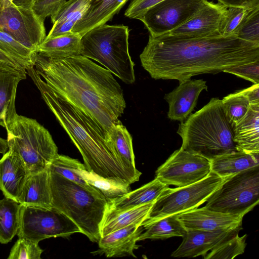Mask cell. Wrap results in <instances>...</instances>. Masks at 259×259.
I'll list each match as a JSON object with an SVG mask.
<instances>
[{
  "label": "cell",
  "instance_id": "7bdbcfd3",
  "mask_svg": "<svg viewBox=\"0 0 259 259\" xmlns=\"http://www.w3.org/2000/svg\"><path fill=\"white\" fill-rule=\"evenodd\" d=\"M164 0H132L124 15L131 19L141 17L148 9Z\"/></svg>",
  "mask_w": 259,
  "mask_h": 259
},
{
  "label": "cell",
  "instance_id": "d590c367",
  "mask_svg": "<svg viewBox=\"0 0 259 259\" xmlns=\"http://www.w3.org/2000/svg\"><path fill=\"white\" fill-rule=\"evenodd\" d=\"M247 235L237 233L224 240L203 256L204 259H232L244 252Z\"/></svg>",
  "mask_w": 259,
  "mask_h": 259
},
{
  "label": "cell",
  "instance_id": "30bf717a",
  "mask_svg": "<svg viewBox=\"0 0 259 259\" xmlns=\"http://www.w3.org/2000/svg\"><path fill=\"white\" fill-rule=\"evenodd\" d=\"M81 233L77 226L68 217L54 208L21 204L19 238L36 243L51 237H67Z\"/></svg>",
  "mask_w": 259,
  "mask_h": 259
},
{
  "label": "cell",
  "instance_id": "b9f144b4",
  "mask_svg": "<svg viewBox=\"0 0 259 259\" xmlns=\"http://www.w3.org/2000/svg\"><path fill=\"white\" fill-rule=\"evenodd\" d=\"M0 71L8 72L26 78V68L15 58L1 49Z\"/></svg>",
  "mask_w": 259,
  "mask_h": 259
},
{
  "label": "cell",
  "instance_id": "d4e9b609",
  "mask_svg": "<svg viewBox=\"0 0 259 259\" xmlns=\"http://www.w3.org/2000/svg\"><path fill=\"white\" fill-rule=\"evenodd\" d=\"M89 6V0L66 1L50 16L53 25L46 37L72 33L74 25L85 13Z\"/></svg>",
  "mask_w": 259,
  "mask_h": 259
},
{
  "label": "cell",
  "instance_id": "7402d4cb",
  "mask_svg": "<svg viewBox=\"0 0 259 259\" xmlns=\"http://www.w3.org/2000/svg\"><path fill=\"white\" fill-rule=\"evenodd\" d=\"M129 0H89L90 6L75 24L72 32L82 36L91 29L105 24Z\"/></svg>",
  "mask_w": 259,
  "mask_h": 259
},
{
  "label": "cell",
  "instance_id": "ac0fdd59",
  "mask_svg": "<svg viewBox=\"0 0 259 259\" xmlns=\"http://www.w3.org/2000/svg\"><path fill=\"white\" fill-rule=\"evenodd\" d=\"M142 229L141 224H132L102 236L98 242L99 249L92 253L103 254L108 257H136L134 250L139 247L136 242Z\"/></svg>",
  "mask_w": 259,
  "mask_h": 259
},
{
  "label": "cell",
  "instance_id": "603a6c76",
  "mask_svg": "<svg viewBox=\"0 0 259 259\" xmlns=\"http://www.w3.org/2000/svg\"><path fill=\"white\" fill-rule=\"evenodd\" d=\"M169 187L155 178L140 188L108 200L106 211H121L155 201Z\"/></svg>",
  "mask_w": 259,
  "mask_h": 259
},
{
  "label": "cell",
  "instance_id": "836d02e7",
  "mask_svg": "<svg viewBox=\"0 0 259 259\" xmlns=\"http://www.w3.org/2000/svg\"><path fill=\"white\" fill-rule=\"evenodd\" d=\"M81 164L76 159L58 154L48 168L51 171L88 189H95V187L89 185L77 173V170Z\"/></svg>",
  "mask_w": 259,
  "mask_h": 259
},
{
  "label": "cell",
  "instance_id": "d6a6232c",
  "mask_svg": "<svg viewBox=\"0 0 259 259\" xmlns=\"http://www.w3.org/2000/svg\"><path fill=\"white\" fill-rule=\"evenodd\" d=\"M0 49L18 60L27 69L33 67L37 53L27 48L0 30Z\"/></svg>",
  "mask_w": 259,
  "mask_h": 259
},
{
  "label": "cell",
  "instance_id": "f546056e",
  "mask_svg": "<svg viewBox=\"0 0 259 259\" xmlns=\"http://www.w3.org/2000/svg\"><path fill=\"white\" fill-rule=\"evenodd\" d=\"M143 232L138 241L146 239H164L172 237H184L186 229L177 215H168L151 221H144L141 224Z\"/></svg>",
  "mask_w": 259,
  "mask_h": 259
},
{
  "label": "cell",
  "instance_id": "f6af8a7d",
  "mask_svg": "<svg viewBox=\"0 0 259 259\" xmlns=\"http://www.w3.org/2000/svg\"><path fill=\"white\" fill-rule=\"evenodd\" d=\"M241 90L247 97L250 105H259V84H253Z\"/></svg>",
  "mask_w": 259,
  "mask_h": 259
},
{
  "label": "cell",
  "instance_id": "60d3db41",
  "mask_svg": "<svg viewBox=\"0 0 259 259\" xmlns=\"http://www.w3.org/2000/svg\"><path fill=\"white\" fill-rule=\"evenodd\" d=\"M66 0H37L32 5L36 15L44 21L55 13Z\"/></svg>",
  "mask_w": 259,
  "mask_h": 259
},
{
  "label": "cell",
  "instance_id": "3957f363",
  "mask_svg": "<svg viewBox=\"0 0 259 259\" xmlns=\"http://www.w3.org/2000/svg\"><path fill=\"white\" fill-rule=\"evenodd\" d=\"M26 71L48 107L80 152L86 169L105 178L130 184L134 183L117 158L102 129L50 89L34 67Z\"/></svg>",
  "mask_w": 259,
  "mask_h": 259
},
{
  "label": "cell",
  "instance_id": "52a82bcc",
  "mask_svg": "<svg viewBox=\"0 0 259 259\" xmlns=\"http://www.w3.org/2000/svg\"><path fill=\"white\" fill-rule=\"evenodd\" d=\"M6 130L8 149L20 157L28 175L48 168L59 154L50 132L34 119L17 114Z\"/></svg>",
  "mask_w": 259,
  "mask_h": 259
},
{
  "label": "cell",
  "instance_id": "c3c4849f",
  "mask_svg": "<svg viewBox=\"0 0 259 259\" xmlns=\"http://www.w3.org/2000/svg\"><path fill=\"white\" fill-rule=\"evenodd\" d=\"M1 11L10 6L13 3L12 0H0Z\"/></svg>",
  "mask_w": 259,
  "mask_h": 259
},
{
  "label": "cell",
  "instance_id": "7dc6e473",
  "mask_svg": "<svg viewBox=\"0 0 259 259\" xmlns=\"http://www.w3.org/2000/svg\"><path fill=\"white\" fill-rule=\"evenodd\" d=\"M12 3L16 6L32 5L33 0H12Z\"/></svg>",
  "mask_w": 259,
  "mask_h": 259
},
{
  "label": "cell",
  "instance_id": "f35d334b",
  "mask_svg": "<svg viewBox=\"0 0 259 259\" xmlns=\"http://www.w3.org/2000/svg\"><path fill=\"white\" fill-rule=\"evenodd\" d=\"M43 250L38 243L19 238L12 247L8 259H40Z\"/></svg>",
  "mask_w": 259,
  "mask_h": 259
},
{
  "label": "cell",
  "instance_id": "5b68a950",
  "mask_svg": "<svg viewBox=\"0 0 259 259\" xmlns=\"http://www.w3.org/2000/svg\"><path fill=\"white\" fill-rule=\"evenodd\" d=\"M49 171L52 208L71 220L90 240L98 242L106 197L96 188L88 189Z\"/></svg>",
  "mask_w": 259,
  "mask_h": 259
},
{
  "label": "cell",
  "instance_id": "9a60e30c",
  "mask_svg": "<svg viewBox=\"0 0 259 259\" xmlns=\"http://www.w3.org/2000/svg\"><path fill=\"white\" fill-rule=\"evenodd\" d=\"M244 215H233L196 208L177 215L186 230L227 231L242 227Z\"/></svg>",
  "mask_w": 259,
  "mask_h": 259
},
{
  "label": "cell",
  "instance_id": "cb8c5ba5",
  "mask_svg": "<svg viewBox=\"0 0 259 259\" xmlns=\"http://www.w3.org/2000/svg\"><path fill=\"white\" fill-rule=\"evenodd\" d=\"M233 128L238 151L259 153V105H250L245 117Z\"/></svg>",
  "mask_w": 259,
  "mask_h": 259
},
{
  "label": "cell",
  "instance_id": "4316f807",
  "mask_svg": "<svg viewBox=\"0 0 259 259\" xmlns=\"http://www.w3.org/2000/svg\"><path fill=\"white\" fill-rule=\"evenodd\" d=\"M154 201L121 211H106L100 229L101 237L132 224H142Z\"/></svg>",
  "mask_w": 259,
  "mask_h": 259
},
{
  "label": "cell",
  "instance_id": "4fadbf2b",
  "mask_svg": "<svg viewBox=\"0 0 259 259\" xmlns=\"http://www.w3.org/2000/svg\"><path fill=\"white\" fill-rule=\"evenodd\" d=\"M210 171L209 160L180 148L157 169L155 178L169 186L181 187L200 181Z\"/></svg>",
  "mask_w": 259,
  "mask_h": 259
},
{
  "label": "cell",
  "instance_id": "484cf974",
  "mask_svg": "<svg viewBox=\"0 0 259 259\" xmlns=\"http://www.w3.org/2000/svg\"><path fill=\"white\" fill-rule=\"evenodd\" d=\"M210 162L211 171L226 178L259 165V153L235 151L218 156Z\"/></svg>",
  "mask_w": 259,
  "mask_h": 259
},
{
  "label": "cell",
  "instance_id": "e575fe53",
  "mask_svg": "<svg viewBox=\"0 0 259 259\" xmlns=\"http://www.w3.org/2000/svg\"><path fill=\"white\" fill-rule=\"evenodd\" d=\"M222 102L232 127L245 117L250 107L247 97L242 90L226 96L222 100Z\"/></svg>",
  "mask_w": 259,
  "mask_h": 259
},
{
  "label": "cell",
  "instance_id": "44dd1931",
  "mask_svg": "<svg viewBox=\"0 0 259 259\" xmlns=\"http://www.w3.org/2000/svg\"><path fill=\"white\" fill-rule=\"evenodd\" d=\"M18 203L25 206L52 208L48 168L28 176L19 196Z\"/></svg>",
  "mask_w": 259,
  "mask_h": 259
},
{
  "label": "cell",
  "instance_id": "ba28073f",
  "mask_svg": "<svg viewBox=\"0 0 259 259\" xmlns=\"http://www.w3.org/2000/svg\"><path fill=\"white\" fill-rule=\"evenodd\" d=\"M206 202L208 209L245 215L259 202V165L228 178Z\"/></svg>",
  "mask_w": 259,
  "mask_h": 259
},
{
  "label": "cell",
  "instance_id": "7c38bea8",
  "mask_svg": "<svg viewBox=\"0 0 259 259\" xmlns=\"http://www.w3.org/2000/svg\"><path fill=\"white\" fill-rule=\"evenodd\" d=\"M208 0H164L148 9L138 20L150 35L169 32L193 17Z\"/></svg>",
  "mask_w": 259,
  "mask_h": 259
},
{
  "label": "cell",
  "instance_id": "ab89813d",
  "mask_svg": "<svg viewBox=\"0 0 259 259\" xmlns=\"http://www.w3.org/2000/svg\"><path fill=\"white\" fill-rule=\"evenodd\" d=\"M224 72L234 74L253 84H259V60L228 68Z\"/></svg>",
  "mask_w": 259,
  "mask_h": 259
},
{
  "label": "cell",
  "instance_id": "8fae6325",
  "mask_svg": "<svg viewBox=\"0 0 259 259\" xmlns=\"http://www.w3.org/2000/svg\"><path fill=\"white\" fill-rule=\"evenodd\" d=\"M0 30L35 53L47 36L44 21L35 13L32 5L19 6L12 3L2 10Z\"/></svg>",
  "mask_w": 259,
  "mask_h": 259
},
{
  "label": "cell",
  "instance_id": "ee69618b",
  "mask_svg": "<svg viewBox=\"0 0 259 259\" xmlns=\"http://www.w3.org/2000/svg\"><path fill=\"white\" fill-rule=\"evenodd\" d=\"M227 7L249 8L259 6V0H217Z\"/></svg>",
  "mask_w": 259,
  "mask_h": 259
},
{
  "label": "cell",
  "instance_id": "ffe728a7",
  "mask_svg": "<svg viewBox=\"0 0 259 259\" xmlns=\"http://www.w3.org/2000/svg\"><path fill=\"white\" fill-rule=\"evenodd\" d=\"M107 142L111 146L122 166L135 182L142 173L136 167L132 138L120 121L111 126L107 133Z\"/></svg>",
  "mask_w": 259,
  "mask_h": 259
},
{
  "label": "cell",
  "instance_id": "5bb4252c",
  "mask_svg": "<svg viewBox=\"0 0 259 259\" xmlns=\"http://www.w3.org/2000/svg\"><path fill=\"white\" fill-rule=\"evenodd\" d=\"M226 9L220 3L208 1L193 17L168 33L192 37L220 35V23Z\"/></svg>",
  "mask_w": 259,
  "mask_h": 259
},
{
  "label": "cell",
  "instance_id": "e0dca14e",
  "mask_svg": "<svg viewBox=\"0 0 259 259\" xmlns=\"http://www.w3.org/2000/svg\"><path fill=\"white\" fill-rule=\"evenodd\" d=\"M206 81L202 79H189L179 82L171 92L165 94L168 104V117L172 120L184 121L196 107L200 93L207 90Z\"/></svg>",
  "mask_w": 259,
  "mask_h": 259
},
{
  "label": "cell",
  "instance_id": "6da1fadb",
  "mask_svg": "<svg viewBox=\"0 0 259 259\" xmlns=\"http://www.w3.org/2000/svg\"><path fill=\"white\" fill-rule=\"evenodd\" d=\"M142 66L155 79L179 82L195 75L217 74L259 60V44L235 35L153 37L140 55Z\"/></svg>",
  "mask_w": 259,
  "mask_h": 259
},
{
  "label": "cell",
  "instance_id": "f907efd6",
  "mask_svg": "<svg viewBox=\"0 0 259 259\" xmlns=\"http://www.w3.org/2000/svg\"><path fill=\"white\" fill-rule=\"evenodd\" d=\"M37 1V0H33V3H34V2H35L36 1Z\"/></svg>",
  "mask_w": 259,
  "mask_h": 259
},
{
  "label": "cell",
  "instance_id": "83f0119b",
  "mask_svg": "<svg viewBox=\"0 0 259 259\" xmlns=\"http://www.w3.org/2000/svg\"><path fill=\"white\" fill-rule=\"evenodd\" d=\"M25 78L0 71V125L7 129L17 114L15 108L17 86Z\"/></svg>",
  "mask_w": 259,
  "mask_h": 259
},
{
  "label": "cell",
  "instance_id": "8d00e7d4",
  "mask_svg": "<svg viewBox=\"0 0 259 259\" xmlns=\"http://www.w3.org/2000/svg\"><path fill=\"white\" fill-rule=\"evenodd\" d=\"M234 35L242 39L259 44V6L250 9Z\"/></svg>",
  "mask_w": 259,
  "mask_h": 259
},
{
  "label": "cell",
  "instance_id": "1f68e13d",
  "mask_svg": "<svg viewBox=\"0 0 259 259\" xmlns=\"http://www.w3.org/2000/svg\"><path fill=\"white\" fill-rule=\"evenodd\" d=\"M21 204L5 197L0 200V243L7 244L17 234Z\"/></svg>",
  "mask_w": 259,
  "mask_h": 259
},
{
  "label": "cell",
  "instance_id": "bcb514c9",
  "mask_svg": "<svg viewBox=\"0 0 259 259\" xmlns=\"http://www.w3.org/2000/svg\"><path fill=\"white\" fill-rule=\"evenodd\" d=\"M8 149L7 140L0 137V154H5Z\"/></svg>",
  "mask_w": 259,
  "mask_h": 259
},
{
  "label": "cell",
  "instance_id": "7a4b0ae2",
  "mask_svg": "<svg viewBox=\"0 0 259 259\" xmlns=\"http://www.w3.org/2000/svg\"><path fill=\"white\" fill-rule=\"evenodd\" d=\"M33 67L50 89L106 135L120 121L126 107L123 91L105 68L81 55L52 59L38 53Z\"/></svg>",
  "mask_w": 259,
  "mask_h": 259
},
{
  "label": "cell",
  "instance_id": "8992f818",
  "mask_svg": "<svg viewBox=\"0 0 259 259\" xmlns=\"http://www.w3.org/2000/svg\"><path fill=\"white\" fill-rule=\"evenodd\" d=\"M128 26L103 24L81 37L80 54L102 65L122 81H135L134 63L128 51Z\"/></svg>",
  "mask_w": 259,
  "mask_h": 259
},
{
  "label": "cell",
  "instance_id": "74e56055",
  "mask_svg": "<svg viewBox=\"0 0 259 259\" xmlns=\"http://www.w3.org/2000/svg\"><path fill=\"white\" fill-rule=\"evenodd\" d=\"M251 8L227 7L221 21L220 34L223 36L234 35Z\"/></svg>",
  "mask_w": 259,
  "mask_h": 259
},
{
  "label": "cell",
  "instance_id": "9c48e42d",
  "mask_svg": "<svg viewBox=\"0 0 259 259\" xmlns=\"http://www.w3.org/2000/svg\"><path fill=\"white\" fill-rule=\"evenodd\" d=\"M229 177L222 178L210 171L206 177L192 184L175 188L168 187L155 201L145 221L177 215L197 208L206 202Z\"/></svg>",
  "mask_w": 259,
  "mask_h": 259
},
{
  "label": "cell",
  "instance_id": "2e32d148",
  "mask_svg": "<svg viewBox=\"0 0 259 259\" xmlns=\"http://www.w3.org/2000/svg\"><path fill=\"white\" fill-rule=\"evenodd\" d=\"M242 228L227 231H208L186 230L183 241L172 252L174 257H194L204 256L228 238L239 233Z\"/></svg>",
  "mask_w": 259,
  "mask_h": 259
},
{
  "label": "cell",
  "instance_id": "277c9868",
  "mask_svg": "<svg viewBox=\"0 0 259 259\" xmlns=\"http://www.w3.org/2000/svg\"><path fill=\"white\" fill-rule=\"evenodd\" d=\"M177 133L182 139V149L209 161L238 151L233 128L227 117L222 100L218 98H212L181 122Z\"/></svg>",
  "mask_w": 259,
  "mask_h": 259
},
{
  "label": "cell",
  "instance_id": "681fc988",
  "mask_svg": "<svg viewBox=\"0 0 259 259\" xmlns=\"http://www.w3.org/2000/svg\"><path fill=\"white\" fill-rule=\"evenodd\" d=\"M1 12H2V11H1V1H0V14H1Z\"/></svg>",
  "mask_w": 259,
  "mask_h": 259
},
{
  "label": "cell",
  "instance_id": "d6986e66",
  "mask_svg": "<svg viewBox=\"0 0 259 259\" xmlns=\"http://www.w3.org/2000/svg\"><path fill=\"white\" fill-rule=\"evenodd\" d=\"M28 176L20 157L8 149L0 159V190L5 197L18 202V199Z\"/></svg>",
  "mask_w": 259,
  "mask_h": 259
},
{
  "label": "cell",
  "instance_id": "4dcf8cb0",
  "mask_svg": "<svg viewBox=\"0 0 259 259\" xmlns=\"http://www.w3.org/2000/svg\"><path fill=\"white\" fill-rule=\"evenodd\" d=\"M77 173L89 185L98 190L107 201L131 191L129 183L102 177L88 171L82 163L78 169Z\"/></svg>",
  "mask_w": 259,
  "mask_h": 259
},
{
  "label": "cell",
  "instance_id": "f1b7e54d",
  "mask_svg": "<svg viewBox=\"0 0 259 259\" xmlns=\"http://www.w3.org/2000/svg\"><path fill=\"white\" fill-rule=\"evenodd\" d=\"M81 37L79 34L72 32L52 37H46L36 53L52 59L79 55Z\"/></svg>",
  "mask_w": 259,
  "mask_h": 259
}]
</instances>
